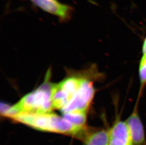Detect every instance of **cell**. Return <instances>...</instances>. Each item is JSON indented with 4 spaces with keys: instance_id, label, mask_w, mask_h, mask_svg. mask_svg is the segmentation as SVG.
<instances>
[{
    "instance_id": "obj_1",
    "label": "cell",
    "mask_w": 146,
    "mask_h": 145,
    "mask_svg": "<svg viewBox=\"0 0 146 145\" xmlns=\"http://www.w3.org/2000/svg\"><path fill=\"white\" fill-rule=\"evenodd\" d=\"M46 77V80L42 85L24 96L16 104L11 105L1 103V115L12 119L19 114H41L52 112L54 109L52 102L53 84L49 81V75Z\"/></svg>"
},
{
    "instance_id": "obj_2",
    "label": "cell",
    "mask_w": 146,
    "mask_h": 145,
    "mask_svg": "<svg viewBox=\"0 0 146 145\" xmlns=\"http://www.w3.org/2000/svg\"><path fill=\"white\" fill-rule=\"evenodd\" d=\"M12 119L33 129L49 132L65 134L82 138L87 130L77 127L63 116L53 112L46 114H19Z\"/></svg>"
},
{
    "instance_id": "obj_3",
    "label": "cell",
    "mask_w": 146,
    "mask_h": 145,
    "mask_svg": "<svg viewBox=\"0 0 146 145\" xmlns=\"http://www.w3.org/2000/svg\"><path fill=\"white\" fill-rule=\"evenodd\" d=\"M84 77L70 76L61 82L52 84V102L54 109L62 110L72 100Z\"/></svg>"
},
{
    "instance_id": "obj_4",
    "label": "cell",
    "mask_w": 146,
    "mask_h": 145,
    "mask_svg": "<svg viewBox=\"0 0 146 145\" xmlns=\"http://www.w3.org/2000/svg\"><path fill=\"white\" fill-rule=\"evenodd\" d=\"M95 90L92 81L84 77L80 86L72 100L61 110L62 114L72 112L87 113L92 102Z\"/></svg>"
},
{
    "instance_id": "obj_5",
    "label": "cell",
    "mask_w": 146,
    "mask_h": 145,
    "mask_svg": "<svg viewBox=\"0 0 146 145\" xmlns=\"http://www.w3.org/2000/svg\"><path fill=\"white\" fill-rule=\"evenodd\" d=\"M36 7L58 18L61 23L70 20L74 12L71 6L61 3L58 0H29Z\"/></svg>"
},
{
    "instance_id": "obj_6",
    "label": "cell",
    "mask_w": 146,
    "mask_h": 145,
    "mask_svg": "<svg viewBox=\"0 0 146 145\" xmlns=\"http://www.w3.org/2000/svg\"><path fill=\"white\" fill-rule=\"evenodd\" d=\"M109 145H133L127 124L118 118L110 129Z\"/></svg>"
},
{
    "instance_id": "obj_7",
    "label": "cell",
    "mask_w": 146,
    "mask_h": 145,
    "mask_svg": "<svg viewBox=\"0 0 146 145\" xmlns=\"http://www.w3.org/2000/svg\"><path fill=\"white\" fill-rule=\"evenodd\" d=\"M130 132L133 145H142L145 142V132L143 125L138 114L137 107L126 121Z\"/></svg>"
},
{
    "instance_id": "obj_8",
    "label": "cell",
    "mask_w": 146,
    "mask_h": 145,
    "mask_svg": "<svg viewBox=\"0 0 146 145\" xmlns=\"http://www.w3.org/2000/svg\"><path fill=\"white\" fill-rule=\"evenodd\" d=\"M82 139L83 145H109L110 129L88 130Z\"/></svg>"
},
{
    "instance_id": "obj_9",
    "label": "cell",
    "mask_w": 146,
    "mask_h": 145,
    "mask_svg": "<svg viewBox=\"0 0 146 145\" xmlns=\"http://www.w3.org/2000/svg\"><path fill=\"white\" fill-rule=\"evenodd\" d=\"M87 113L72 112L62 114V116L77 127L83 130L87 129Z\"/></svg>"
},
{
    "instance_id": "obj_10",
    "label": "cell",
    "mask_w": 146,
    "mask_h": 145,
    "mask_svg": "<svg viewBox=\"0 0 146 145\" xmlns=\"http://www.w3.org/2000/svg\"><path fill=\"white\" fill-rule=\"evenodd\" d=\"M139 74L141 86L146 84V54H143L139 64Z\"/></svg>"
}]
</instances>
